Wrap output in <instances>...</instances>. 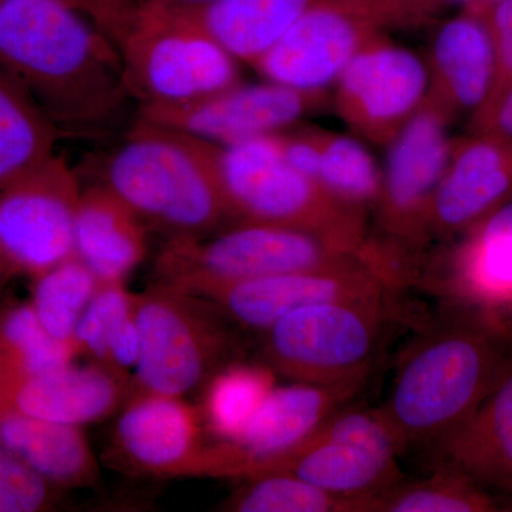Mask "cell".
<instances>
[{
  "label": "cell",
  "instance_id": "ba28073f",
  "mask_svg": "<svg viewBox=\"0 0 512 512\" xmlns=\"http://www.w3.org/2000/svg\"><path fill=\"white\" fill-rule=\"evenodd\" d=\"M136 313L140 356L131 394L185 397L201 392L222 367L244 359L237 326L190 293L154 282L137 293Z\"/></svg>",
  "mask_w": 512,
  "mask_h": 512
},
{
  "label": "cell",
  "instance_id": "8992f818",
  "mask_svg": "<svg viewBox=\"0 0 512 512\" xmlns=\"http://www.w3.org/2000/svg\"><path fill=\"white\" fill-rule=\"evenodd\" d=\"M138 109L174 107L241 82L239 62L183 8L138 0L119 45Z\"/></svg>",
  "mask_w": 512,
  "mask_h": 512
},
{
  "label": "cell",
  "instance_id": "9c48e42d",
  "mask_svg": "<svg viewBox=\"0 0 512 512\" xmlns=\"http://www.w3.org/2000/svg\"><path fill=\"white\" fill-rule=\"evenodd\" d=\"M451 121L426 100L386 147L382 187L373 210L377 247L399 268L407 288L430 249V215L454 138Z\"/></svg>",
  "mask_w": 512,
  "mask_h": 512
},
{
  "label": "cell",
  "instance_id": "d4e9b609",
  "mask_svg": "<svg viewBox=\"0 0 512 512\" xmlns=\"http://www.w3.org/2000/svg\"><path fill=\"white\" fill-rule=\"evenodd\" d=\"M319 2L322 0H215L183 9L239 63L254 67Z\"/></svg>",
  "mask_w": 512,
  "mask_h": 512
},
{
  "label": "cell",
  "instance_id": "9a60e30c",
  "mask_svg": "<svg viewBox=\"0 0 512 512\" xmlns=\"http://www.w3.org/2000/svg\"><path fill=\"white\" fill-rule=\"evenodd\" d=\"M404 291L396 276L370 261L291 272L232 284L198 293L238 329L265 332L293 311L316 303L382 298Z\"/></svg>",
  "mask_w": 512,
  "mask_h": 512
},
{
  "label": "cell",
  "instance_id": "8fae6325",
  "mask_svg": "<svg viewBox=\"0 0 512 512\" xmlns=\"http://www.w3.org/2000/svg\"><path fill=\"white\" fill-rule=\"evenodd\" d=\"M79 174L59 154L0 188V298L74 256Z\"/></svg>",
  "mask_w": 512,
  "mask_h": 512
},
{
  "label": "cell",
  "instance_id": "7c38bea8",
  "mask_svg": "<svg viewBox=\"0 0 512 512\" xmlns=\"http://www.w3.org/2000/svg\"><path fill=\"white\" fill-rule=\"evenodd\" d=\"M426 60L387 32L370 40L333 84V109L350 134L386 148L426 103Z\"/></svg>",
  "mask_w": 512,
  "mask_h": 512
},
{
  "label": "cell",
  "instance_id": "4316f807",
  "mask_svg": "<svg viewBox=\"0 0 512 512\" xmlns=\"http://www.w3.org/2000/svg\"><path fill=\"white\" fill-rule=\"evenodd\" d=\"M276 386V373L264 362L235 360L222 367L201 390L198 404L212 441L237 440Z\"/></svg>",
  "mask_w": 512,
  "mask_h": 512
},
{
  "label": "cell",
  "instance_id": "8d00e7d4",
  "mask_svg": "<svg viewBox=\"0 0 512 512\" xmlns=\"http://www.w3.org/2000/svg\"><path fill=\"white\" fill-rule=\"evenodd\" d=\"M64 2L79 10L117 46L133 18L138 0H64Z\"/></svg>",
  "mask_w": 512,
  "mask_h": 512
},
{
  "label": "cell",
  "instance_id": "5bb4252c",
  "mask_svg": "<svg viewBox=\"0 0 512 512\" xmlns=\"http://www.w3.org/2000/svg\"><path fill=\"white\" fill-rule=\"evenodd\" d=\"M328 104L329 92H303L266 79L241 80L180 106L138 109L137 120L215 146H231L284 133Z\"/></svg>",
  "mask_w": 512,
  "mask_h": 512
},
{
  "label": "cell",
  "instance_id": "ab89813d",
  "mask_svg": "<svg viewBox=\"0 0 512 512\" xmlns=\"http://www.w3.org/2000/svg\"><path fill=\"white\" fill-rule=\"evenodd\" d=\"M160 2L180 6V8H197V6L208 5V3L215 2V0H160Z\"/></svg>",
  "mask_w": 512,
  "mask_h": 512
},
{
  "label": "cell",
  "instance_id": "44dd1931",
  "mask_svg": "<svg viewBox=\"0 0 512 512\" xmlns=\"http://www.w3.org/2000/svg\"><path fill=\"white\" fill-rule=\"evenodd\" d=\"M131 382L106 367L87 363L57 367L40 375L0 383V403L28 416L83 427L119 412Z\"/></svg>",
  "mask_w": 512,
  "mask_h": 512
},
{
  "label": "cell",
  "instance_id": "4dcf8cb0",
  "mask_svg": "<svg viewBox=\"0 0 512 512\" xmlns=\"http://www.w3.org/2000/svg\"><path fill=\"white\" fill-rule=\"evenodd\" d=\"M227 512H372L367 501L350 500L285 473L242 478L237 490L220 504Z\"/></svg>",
  "mask_w": 512,
  "mask_h": 512
},
{
  "label": "cell",
  "instance_id": "74e56055",
  "mask_svg": "<svg viewBox=\"0 0 512 512\" xmlns=\"http://www.w3.org/2000/svg\"><path fill=\"white\" fill-rule=\"evenodd\" d=\"M470 131H493L512 138V83L487 109L470 117Z\"/></svg>",
  "mask_w": 512,
  "mask_h": 512
},
{
  "label": "cell",
  "instance_id": "ac0fdd59",
  "mask_svg": "<svg viewBox=\"0 0 512 512\" xmlns=\"http://www.w3.org/2000/svg\"><path fill=\"white\" fill-rule=\"evenodd\" d=\"M512 198V138L468 131L454 138L430 215V248L463 234Z\"/></svg>",
  "mask_w": 512,
  "mask_h": 512
},
{
  "label": "cell",
  "instance_id": "cb8c5ba5",
  "mask_svg": "<svg viewBox=\"0 0 512 512\" xmlns=\"http://www.w3.org/2000/svg\"><path fill=\"white\" fill-rule=\"evenodd\" d=\"M272 471L293 474L338 497L367 501L372 512L376 498L403 480L399 464L386 463L363 448L318 436L252 476Z\"/></svg>",
  "mask_w": 512,
  "mask_h": 512
},
{
  "label": "cell",
  "instance_id": "52a82bcc",
  "mask_svg": "<svg viewBox=\"0 0 512 512\" xmlns=\"http://www.w3.org/2000/svg\"><path fill=\"white\" fill-rule=\"evenodd\" d=\"M399 295L305 306L261 333L262 362L292 382L369 379L394 320Z\"/></svg>",
  "mask_w": 512,
  "mask_h": 512
},
{
  "label": "cell",
  "instance_id": "e575fe53",
  "mask_svg": "<svg viewBox=\"0 0 512 512\" xmlns=\"http://www.w3.org/2000/svg\"><path fill=\"white\" fill-rule=\"evenodd\" d=\"M484 18L493 40L495 70L490 96L478 111L491 106L512 83V0L495 3Z\"/></svg>",
  "mask_w": 512,
  "mask_h": 512
},
{
  "label": "cell",
  "instance_id": "2e32d148",
  "mask_svg": "<svg viewBox=\"0 0 512 512\" xmlns=\"http://www.w3.org/2000/svg\"><path fill=\"white\" fill-rule=\"evenodd\" d=\"M366 382L276 384L237 440L214 441L211 477L242 480L296 450L333 413L353 403Z\"/></svg>",
  "mask_w": 512,
  "mask_h": 512
},
{
  "label": "cell",
  "instance_id": "5b68a950",
  "mask_svg": "<svg viewBox=\"0 0 512 512\" xmlns=\"http://www.w3.org/2000/svg\"><path fill=\"white\" fill-rule=\"evenodd\" d=\"M360 261L390 271L382 256L315 232L237 222L204 238L168 239L154 264L157 284L198 295L214 286L338 268Z\"/></svg>",
  "mask_w": 512,
  "mask_h": 512
},
{
  "label": "cell",
  "instance_id": "277c9868",
  "mask_svg": "<svg viewBox=\"0 0 512 512\" xmlns=\"http://www.w3.org/2000/svg\"><path fill=\"white\" fill-rule=\"evenodd\" d=\"M211 154L234 224L302 229L383 255L370 235L369 215L343 204L318 181L293 168L282 156L276 134L231 146L211 144Z\"/></svg>",
  "mask_w": 512,
  "mask_h": 512
},
{
  "label": "cell",
  "instance_id": "d590c367",
  "mask_svg": "<svg viewBox=\"0 0 512 512\" xmlns=\"http://www.w3.org/2000/svg\"><path fill=\"white\" fill-rule=\"evenodd\" d=\"M470 0H386L389 29L433 28L448 10L463 9Z\"/></svg>",
  "mask_w": 512,
  "mask_h": 512
},
{
  "label": "cell",
  "instance_id": "f546056e",
  "mask_svg": "<svg viewBox=\"0 0 512 512\" xmlns=\"http://www.w3.org/2000/svg\"><path fill=\"white\" fill-rule=\"evenodd\" d=\"M319 160L316 180L343 204L372 215L380 187L382 168L353 134H342L316 126Z\"/></svg>",
  "mask_w": 512,
  "mask_h": 512
},
{
  "label": "cell",
  "instance_id": "4fadbf2b",
  "mask_svg": "<svg viewBox=\"0 0 512 512\" xmlns=\"http://www.w3.org/2000/svg\"><path fill=\"white\" fill-rule=\"evenodd\" d=\"M389 30L386 0H322L254 69L293 89L329 92L357 52Z\"/></svg>",
  "mask_w": 512,
  "mask_h": 512
},
{
  "label": "cell",
  "instance_id": "e0dca14e",
  "mask_svg": "<svg viewBox=\"0 0 512 512\" xmlns=\"http://www.w3.org/2000/svg\"><path fill=\"white\" fill-rule=\"evenodd\" d=\"M198 404L184 397L134 393L113 431V456L134 476L210 477L212 440Z\"/></svg>",
  "mask_w": 512,
  "mask_h": 512
},
{
  "label": "cell",
  "instance_id": "f35d334b",
  "mask_svg": "<svg viewBox=\"0 0 512 512\" xmlns=\"http://www.w3.org/2000/svg\"><path fill=\"white\" fill-rule=\"evenodd\" d=\"M498 2L500 0H470L463 9L476 13V15L484 16L488 9L493 8L495 3Z\"/></svg>",
  "mask_w": 512,
  "mask_h": 512
},
{
  "label": "cell",
  "instance_id": "7402d4cb",
  "mask_svg": "<svg viewBox=\"0 0 512 512\" xmlns=\"http://www.w3.org/2000/svg\"><path fill=\"white\" fill-rule=\"evenodd\" d=\"M146 222L103 185L82 188L74 218V256L103 284L127 282L147 255Z\"/></svg>",
  "mask_w": 512,
  "mask_h": 512
},
{
  "label": "cell",
  "instance_id": "1f68e13d",
  "mask_svg": "<svg viewBox=\"0 0 512 512\" xmlns=\"http://www.w3.org/2000/svg\"><path fill=\"white\" fill-rule=\"evenodd\" d=\"M103 282L76 256L32 279L36 315L53 338L73 343L79 320Z\"/></svg>",
  "mask_w": 512,
  "mask_h": 512
},
{
  "label": "cell",
  "instance_id": "836d02e7",
  "mask_svg": "<svg viewBox=\"0 0 512 512\" xmlns=\"http://www.w3.org/2000/svg\"><path fill=\"white\" fill-rule=\"evenodd\" d=\"M62 491L0 441V512L55 510Z\"/></svg>",
  "mask_w": 512,
  "mask_h": 512
},
{
  "label": "cell",
  "instance_id": "3957f363",
  "mask_svg": "<svg viewBox=\"0 0 512 512\" xmlns=\"http://www.w3.org/2000/svg\"><path fill=\"white\" fill-rule=\"evenodd\" d=\"M96 165L93 183L168 239L210 237L234 224L207 141L136 120Z\"/></svg>",
  "mask_w": 512,
  "mask_h": 512
},
{
  "label": "cell",
  "instance_id": "d6a6232c",
  "mask_svg": "<svg viewBox=\"0 0 512 512\" xmlns=\"http://www.w3.org/2000/svg\"><path fill=\"white\" fill-rule=\"evenodd\" d=\"M137 293L127 289L126 282L103 284L87 306L74 332L77 355L104 367L107 340L117 322L136 305Z\"/></svg>",
  "mask_w": 512,
  "mask_h": 512
},
{
  "label": "cell",
  "instance_id": "30bf717a",
  "mask_svg": "<svg viewBox=\"0 0 512 512\" xmlns=\"http://www.w3.org/2000/svg\"><path fill=\"white\" fill-rule=\"evenodd\" d=\"M410 286L512 339V198L463 234L430 248Z\"/></svg>",
  "mask_w": 512,
  "mask_h": 512
},
{
  "label": "cell",
  "instance_id": "484cf974",
  "mask_svg": "<svg viewBox=\"0 0 512 512\" xmlns=\"http://www.w3.org/2000/svg\"><path fill=\"white\" fill-rule=\"evenodd\" d=\"M59 140L25 87L0 67V188L55 156Z\"/></svg>",
  "mask_w": 512,
  "mask_h": 512
},
{
  "label": "cell",
  "instance_id": "6da1fadb",
  "mask_svg": "<svg viewBox=\"0 0 512 512\" xmlns=\"http://www.w3.org/2000/svg\"><path fill=\"white\" fill-rule=\"evenodd\" d=\"M0 67L60 138L110 140L136 123L119 49L64 0H0Z\"/></svg>",
  "mask_w": 512,
  "mask_h": 512
},
{
  "label": "cell",
  "instance_id": "83f0119b",
  "mask_svg": "<svg viewBox=\"0 0 512 512\" xmlns=\"http://www.w3.org/2000/svg\"><path fill=\"white\" fill-rule=\"evenodd\" d=\"M76 346L53 338L30 301L5 299L0 305V383L40 375L73 363Z\"/></svg>",
  "mask_w": 512,
  "mask_h": 512
},
{
  "label": "cell",
  "instance_id": "603a6c76",
  "mask_svg": "<svg viewBox=\"0 0 512 512\" xmlns=\"http://www.w3.org/2000/svg\"><path fill=\"white\" fill-rule=\"evenodd\" d=\"M0 441L60 490L100 484L99 463L82 427L37 419L0 403Z\"/></svg>",
  "mask_w": 512,
  "mask_h": 512
},
{
  "label": "cell",
  "instance_id": "f1b7e54d",
  "mask_svg": "<svg viewBox=\"0 0 512 512\" xmlns=\"http://www.w3.org/2000/svg\"><path fill=\"white\" fill-rule=\"evenodd\" d=\"M503 501L448 464H433L429 476L394 484L376 498L373 512H494Z\"/></svg>",
  "mask_w": 512,
  "mask_h": 512
},
{
  "label": "cell",
  "instance_id": "ffe728a7",
  "mask_svg": "<svg viewBox=\"0 0 512 512\" xmlns=\"http://www.w3.org/2000/svg\"><path fill=\"white\" fill-rule=\"evenodd\" d=\"M427 450L512 510V355L473 414Z\"/></svg>",
  "mask_w": 512,
  "mask_h": 512
},
{
  "label": "cell",
  "instance_id": "d6986e66",
  "mask_svg": "<svg viewBox=\"0 0 512 512\" xmlns=\"http://www.w3.org/2000/svg\"><path fill=\"white\" fill-rule=\"evenodd\" d=\"M427 101L451 123L474 116L494 82V49L484 16L461 9L434 25L427 56Z\"/></svg>",
  "mask_w": 512,
  "mask_h": 512
},
{
  "label": "cell",
  "instance_id": "7a4b0ae2",
  "mask_svg": "<svg viewBox=\"0 0 512 512\" xmlns=\"http://www.w3.org/2000/svg\"><path fill=\"white\" fill-rule=\"evenodd\" d=\"M400 355L380 406L406 451L427 450L473 414L512 355V339L437 308Z\"/></svg>",
  "mask_w": 512,
  "mask_h": 512
}]
</instances>
